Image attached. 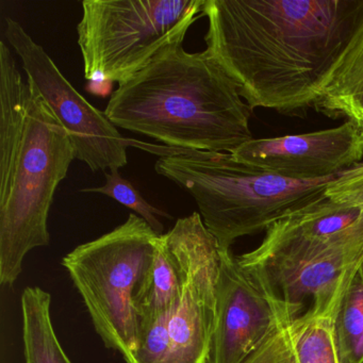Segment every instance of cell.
Instances as JSON below:
<instances>
[{"instance_id": "1", "label": "cell", "mask_w": 363, "mask_h": 363, "mask_svg": "<svg viewBox=\"0 0 363 363\" xmlns=\"http://www.w3.org/2000/svg\"><path fill=\"white\" fill-rule=\"evenodd\" d=\"M206 52L252 108L313 107L363 18V0H205Z\"/></svg>"}, {"instance_id": "2", "label": "cell", "mask_w": 363, "mask_h": 363, "mask_svg": "<svg viewBox=\"0 0 363 363\" xmlns=\"http://www.w3.org/2000/svg\"><path fill=\"white\" fill-rule=\"evenodd\" d=\"M75 150L65 127L25 82L0 42V284L12 286L29 252L50 244L55 193Z\"/></svg>"}, {"instance_id": "3", "label": "cell", "mask_w": 363, "mask_h": 363, "mask_svg": "<svg viewBox=\"0 0 363 363\" xmlns=\"http://www.w3.org/2000/svg\"><path fill=\"white\" fill-rule=\"evenodd\" d=\"M184 41L163 48L145 69L121 84L106 116L118 128L174 150L231 154L254 139L252 109L206 50L190 54Z\"/></svg>"}, {"instance_id": "4", "label": "cell", "mask_w": 363, "mask_h": 363, "mask_svg": "<svg viewBox=\"0 0 363 363\" xmlns=\"http://www.w3.org/2000/svg\"><path fill=\"white\" fill-rule=\"evenodd\" d=\"M155 171L193 197L223 250L315 201L339 176L296 182L240 162L228 152L174 148L157 161Z\"/></svg>"}, {"instance_id": "5", "label": "cell", "mask_w": 363, "mask_h": 363, "mask_svg": "<svg viewBox=\"0 0 363 363\" xmlns=\"http://www.w3.org/2000/svg\"><path fill=\"white\" fill-rule=\"evenodd\" d=\"M159 237L135 213L101 237L74 248L62 259L106 347L127 360L139 337L135 305L138 286L152 262Z\"/></svg>"}, {"instance_id": "6", "label": "cell", "mask_w": 363, "mask_h": 363, "mask_svg": "<svg viewBox=\"0 0 363 363\" xmlns=\"http://www.w3.org/2000/svg\"><path fill=\"white\" fill-rule=\"evenodd\" d=\"M205 0H84L78 46L89 82L123 84L203 18Z\"/></svg>"}, {"instance_id": "7", "label": "cell", "mask_w": 363, "mask_h": 363, "mask_svg": "<svg viewBox=\"0 0 363 363\" xmlns=\"http://www.w3.org/2000/svg\"><path fill=\"white\" fill-rule=\"evenodd\" d=\"M6 39L22 61L27 82L40 93L61 123L75 150V158L92 172L120 169L128 163L126 139L105 111L91 105L61 73L41 45L22 25L6 18Z\"/></svg>"}, {"instance_id": "8", "label": "cell", "mask_w": 363, "mask_h": 363, "mask_svg": "<svg viewBox=\"0 0 363 363\" xmlns=\"http://www.w3.org/2000/svg\"><path fill=\"white\" fill-rule=\"evenodd\" d=\"M180 274L177 303L169 312L167 363H205L216 320L220 247L194 212L164 233Z\"/></svg>"}, {"instance_id": "9", "label": "cell", "mask_w": 363, "mask_h": 363, "mask_svg": "<svg viewBox=\"0 0 363 363\" xmlns=\"http://www.w3.org/2000/svg\"><path fill=\"white\" fill-rule=\"evenodd\" d=\"M254 269L276 297L306 308V301L333 292L363 263V214L352 227L324 240L261 242L237 256Z\"/></svg>"}, {"instance_id": "10", "label": "cell", "mask_w": 363, "mask_h": 363, "mask_svg": "<svg viewBox=\"0 0 363 363\" xmlns=\"http://www.w3.org/2000/svg\"><path fill=\"white\" fill-rule=\"evenodd\" d=\"M280 299L257 272L220 250L216 320L205 363H243L272 330Z\"/></svg>"}, {"instance_id": "11", "label": "cell", "mask_w": 363, "mask_h": 363, "mask_svg": "<svg viewBox=\"0 0 363 363\" xmlns=\"http://www.w3.org/2000/svg\"><path fill=\"white\" fill-rule=\"evenodd\" d=\"M233 158L267 173L318 182L335 177L363 161V131L354 123L335 128L252 139L231 152Z\"/></svg>"}, {"instance_id": "12", "label": "cell", "mask_w": 363, "mask_h": 363, "mask_svg": "<svg viewBox=\"0 0 363 363\" xmlns=\"http://www.w3.org/2000/svg\"><path fill=\"white\" fill-rule=\"evenodd\" d=\"M313 107L326 116L346 118L363 131V18Z\"/></svg>"}, {"instance_id": "13", "label": "cell", "mask_w": 363, "mask_h": 363, "mask_svg": "<svg viewBox=\"0 0 363 363\" xmlns=\"http://www.w3.org/2000/svg\"><path fill=\"white\" fill-rule=\"evenodd\" d=\"M362 214L360 208L335 203L323 194L305 207L274 223L265 230L262 242L328 239L352 227Z\"/></svg>"}, {"instance_id": "14", "label": "cell", "mask_w": 363, "mask_h": 363, "mask_svg": "<svg viewBox=\"0 0 363 363\" xmlns=\"http://www.w3.org/2000/svg\"><path fill=\"white\" fill-rule=\"evenodd\" d=\"M180 274L173 250L164 233L159 237L152 262L135 295L139 325L169 313L177 303Z\"/></svg>"}, {"instance_id": "15", "label": "cell", "mask_w": 363, "mask_h": 363, "mask_svg": "<svg viewBox=\"0 0 363 363\" xmlns=\"http://www.w3.org/2000/svg\"><path fill=\"white\" fill-rule=\"evenodd\" d=\"M21 303L26 363H72L52 326L50 293L39 286H28Z\"/></svg>"}, {"instance_id": "16", "label": "cell", "mask_w": 363, "mask_h": 363, "mask_svg": "<svg viewBox=\"0 0 363 363\" xmlns=\"http://www.w3.org/2000/svg\"><path fill=\"white\" fill-rule=\"evenodd\" d=\"M335 335L339 363H363V263L342 299Z\"/></svg>"}, {"instance_id": "17", "label": "cell", "mask_w": 363, "mask_h": 363, "mask_svg": "<svg viewBox=\"0 0 363 363\" xmlns=\"http://www.w3.org/2000/svg\"><path fill=\"white\" fill-rule=\"evenodd\" d=\"M303 309L301 306L280 301L273 328L243 363H301L295 347L291 320L294 314L301 313Z\"/></svg>"}, {"instance_id": "18", "label": "cell", "mask_w": 363, "mask_h": 363, "mask_svg": "<svg viewBox=\"0 0 363 363\" xmlns=\"http://www.w3.org/2000/svg\"><path fill=\"white\" fill-rule=\"evenodd\" d=\"M106 184L97 188L82 189V192L99 193L105 195L114 201L120 203L121 205L133 210L137 216H141L157 235H163L162 223L159 220L158 216L172 220L173 216L162 210L158 209L155 206L150 205L145 201L138 189L131 184L129 180L125 179L121 175L118 169H111L108 173L105 172Z\"/></svg>"}, {"instance_id": "19", "label": "cell", "mask_w": 363, "mask_h": 363, "mask_svg": "<svg viewBox=\"0 0 363 363\" xmlns=\"http://www.w3.org/2000/svg\"><path fill=\"white\" fill-rule=\"evenodd\" d=\"M324 194L335 203L363 210V161L329 182Z\"/></svg>"}]
</instances>
